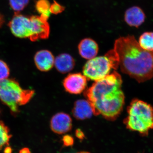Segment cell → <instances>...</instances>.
I'll use <instances>...</instances> for the list:
<instances>
[{
    "label": "cell",
    "mask_w": 153,
    "mask_h": 153,
    "mask_svg": "<svg viewBox=\"0 0 153 153\" xmlns=\"http://www.w3.org/2000/svg\"><path fill=\"white\" fill-rule=\"evenodd\" d=\"M122 83L120 74L114 71L103 79L94 82L84 91V96L92 105L94 115H101L109 121L117 118L125 104Z\"/></svg>",
    "instance_id": "1"
},
{
    "label": "cell",
    "mask_w": 153,
    "mask_h": 153,
    "mask_svg": "<svg viewBox=\"0 0 153 153\" xmlns=\"http://www.w3.org/2000/svg\"><path fill=\"white\" fill-rule=\"evenodd\" d=\"M114 49L119 59V67L138 82L153 78V51L142 49L133 36L120 37L115 41Z\"/></svg>",
    "instance_id": "2"
},
{
    "label": "cell",
    "mask_w": 153,
    "mask_h": 153,
    "mask_svg": "<svg viewBox=\"0 0 153 153\" xmlns=\"http://www.w3.org/2000/svg\"><path fill=\"white\" fill-rule=\"evenodd\" d=\"M15 37L36 41L49 38L50 27L47 20L38 16H26L15 13L8 24Z\"/></svg>",
    "instance_id": "3"
},
{
    "label": "cell",
    "mask_w": 153,
    "mask_h": 153,
    "mask_svg": "<svg viewBox=\"0 0 153 153\" xmlns=\"http://www.w3.org/2000/svg\"><path fill=\"white\" fill-rule=\"evenodd\" d=\"M128 116L123 123L130 130L147 136L153 129V107L138 99H134L127 107Z\"/></svg>",
    "instance_id": "4"
},
{
    "label": "cell",
    "mask_w": 153,
    "mask_h": 153,
    "mask_svg": "<svg viewBox=\"0 0 153 153\" xmlns=\"http://www.w3.org/2000/svg\"><path fill=\"white\" fill-rule=\"evenodd\" d=\"M34 94V90L23 89L15 79L0 80V100L13 114L19 112V107L27 103Z\"/></svg>",
    "instance_id": "5"
},
{
    "label": "cell",
    "mask_w": 153,
    "mask_h": 153,
    "mask_svg": "<svg viewBox=\"0 0 153 153\" xmlns=\"http://www.w3.org/2000/svg\"><path fill=\"white\" fill-rule=\"evenodd\" d=\"M118 68V57L112 49L104 55L88 60L82 68V73L88 79L95 82L109 75L113 69L115 71Z\"/></svg>",
    "instance_id": "6"
},
{
    "label": "cell",
    "mask_w": 153,
    "mask_h": 153,
    "mask_svg": "<svg viewBox=\"0 0 153 153\" xmlns=\"http://www.w3.org/2000/svg\"><path fill=\"white\" fill-rule=\"evenodd\" d=\"M87 78L83 74L71 73L63 80V87L68 93L80 94L85 91L87 84Z\"/></svg>",
    "instance_id": "7"
},
{
    "label": "cell",
    "mask_w": 153,
    "mask_h": 153,
    "mask_svg": "<svg viewBox=\"0 0 153 153\" xmlns=\"http://www.w3.org/2000/svg\"><path fill=\"white\" fill-rule=\"evenodd\" d=\"M72 126L71 117L65 113H57L52 117L50 121L51 130L55 133L59 134L70 131Z\"/></svg>",
    "instance_id": "8"
},
{
    "label": "cell",
    "mask_w": 153,
    "mask_h": 153,
    "mask_svg": "<svg viewBox=\"0 0 153 153\" xmlns=\"http://www.w3.org/2000/svg\"><path fill=\"white\" fill-rule=\"evenodd\" d=\"M55 57L48 50H41L36 52L34 56V62L38 70L48 71L51 70L55 64Z\"/></svg>",
    "instance_id": "9"
},
{
    "label": "cell",
    "mask_w": 153,
    "mask_h": 153,
    "mask_svg": "<svg viewBox=\"0 0 153 153\" xmlns=\"http://www.w3.org/2000/svg\"><path fill=\"white\" fill-rule=\"evenodd\" d=\"M72 112L73 116L78 120L87 119L94 115L92 105L86 99L76 100L74 102Z\"/></svg>",
    "instance_id": "10"
},
{
    "label": "cell",
    "mask_w": 153,
    "mask_h": 153,
    "mask_svg": "<svg viewBox=\"0 0 153 153\" xmlns=\"http://www.w3.org/2000/svg\"><path fill=\"white\" fill-rule=\"evenodd\" d=\"M146 16L142 9L137 6L129 8L125 13L124 20L128 26L138 28L146 20Z\"/></svg>",
    "instance_id": "11"
},
{
    "label": "cell",
    "mask_w": 153,
    "mask_h": 153,
    "mask_svg": "<svg viewBox=\"0 0 153 153\" xmlns=\"http://www.w3.org/2000/svg\"><path fill=\"white\" fill-rule=\"evenodd\" d=\"M78 49L81 57L89 60L97 56L99 52L98 45L93 39L85 38L79 42Z\"/></svg>",
    "instance_id": "12"
},
{
    "label": "cell",
    "mask_w": 153,
    "mask_h": 153,
    "mask_svg": "<svg viewBox=\"0 0 153 153\" xmlns=\"http://www.w3.org/2000/svg\"><path fill=\"white\" fill-rule=\"evenodd\" d=\"M54 66L57 71L63 74H66L74 68L75 60L69 54L62 53L55 57Z\"/></svg>",
    "instance_id": "13"
},
{
    "label": "cell",
    "mask_w": 153,
    "mask_h": 153,
    "mask_svg": "<svg viewBox=\"0 0 153 153\" xmlns=\"http://www.w3.org/2000/svg\"><path fill=\"white\" fill-rule=\"evenodd\" d=\"M140 47L148 51H153V32H147L140 36L138 41Z\"/></svg>",
    "instance_id": "14"
},
{
    "label": "cell",
    "mask_w": 153,
    "mask_h": 153,
    "mask_svg": "<svg viewBox=\"0 0 153 153\" xmlns=\"http://www.w3.org/2000/svg\"><path fill=\"white\" fill-rule=\"evenodd\" d=\"M51 4L48 0H38L36 3V7L40 16L48 20L50 16V8Z\"/></svg>",
    "instance_id": "15"
},
{
    "label": "cell",
    "mask_w": 153,
    "mask_h": 153,
    "mask_svg": "<svg viewBox=\"0 0 153 153\" xmlns=\"http://www.w3.org/2000/svg\"><path fill=\"white\" fill-rule=\"evenodd\" d=\"M12 135L10 129L2 121H0V150L4 146H9Z\"/></svg>",
    "instance_id": "16"
},
{
    "label": "cell",
    "mask_w": 153,
    "mask_h": 153,
    "mask_svg": "<svg viewBox=\"0 0 153 153\" xmlns=\"http://www.w3.org/2000/svg\"><path fill=\"white\" fill-rule=\"evenodd\" d=\"M10 6L15 13H20L29 4L30 0H9Z\"/></svg>",
    "instance_id": "17"
},
{
    "label": "cell",
    "mask_w": 153,
    "mask_h": 153,
    "mask_svg": "<svg viewBox=\"0 0 153 153\" xmlns=\"http://www.w3.org/2000/svg\"><path fill=\"white\" fill-rule=\"evenodd\" d=\"M10 74V69L7 63L0 60V80L8 78Z\"/></svg>",
    "instance_id": "18"
},
{
    "label": "cell",
    "mask_w": 153,
    "mask_h": 153,
    "mask_svg": "<svg viewBox=\"0 0 153 153\" xmlns=\"http://www.w3.org/2000/svg\"><path fill=\"white\" fill-rule=\"evenodd\" d=\"M65 10V8L60 4L54 1V2L51 4L50 6V11L51 13L57 15L63 12Z\"/></svg>",
    "instance_id": "19"
},
{
    "label": "cell",
    "mask_w": 153,
    "mask_h": 153,
    "mask_svg": "<svg viewBox=\"0 0 153 153\" xmlns=\"http://www.w3.org/2000/svg\"><path fill=\"white\" fill-rule=\"evenodd\" d=\"M63 142L64 146H70L74 143V139L71 136L67 135L63 137Z\"/></svg>",
    "instance_id": "20"
},
{
    "label": "cell",
    "mask_w": 153,
    "mask_h": 153,
    "mask_svg": "<svg viewBox=\"0 0 153 153\" xmlns=\"http://www.w3.org/2000/svg\"><path fill=\"white\" fill-rule=\"evenodd\" d=\"M76 137H77L78 138H79V139L82 140L83 138H84V134H83V133L82 132V131L80 129H77L76 131Z\"/></svg>",
    "instance_id": "21"
},
{
    "label": "cell",
    "mask_w": 153,
    "mask_h": 153,
    "mask_svg": "<svg viewBox=\"0 0 153 153\" xmlns=\"http://www.w3.org/2000/svg\"><path fill=\"white\" fill-rule=\"evenodd\" d=\"M5 22L4 17L2 14L0 13V29L2 27L3 25Z\"/></svg>",
    "instance_id": "22"
},
{
    "label": "cell",
    "mask_w": 153,
    "mask_h": 153,
    "mask_svg": "<svg viewBox=\"0 0 153 153\" xmlns=\"http://www.w3.org/2000/svg\"><path fill=\"white\" fill-rule=\"evenodd\" d=\"M13 153V149L11 147L8 146H6L5 148L4 149V153Z\"/></svg>",
    "instance_id": "23"
},
{
    "label": "cell",
    "mask_w": 153,
    "mask_h": 153,
    "mask_svg": "<svg viewBox=\"0 0 153 153\" xmlns=\"http://www.w3.org/2000/svg\"><path fill=\"white\" fill-rule=\"evenodd\" d=\"M19 153H31V152L28 148H24L20 150Z\"/></svg>",
    "instance_id": "24"
},
{
    "label": "cell",
    "mask_w": 153,
    "mask_h": 153,
    "mask_svg": "<svg viewBox=\"0 0 153 153\" xmlns=\"http://www.w3.org/2000/svg\"><path fill=\"white\" fill-rule=\"evenodd\" d=\"M77 153H90L88 152H78Z\"/></svg>",
    "instance_id": "25"
}]
</instances>
